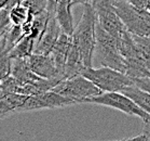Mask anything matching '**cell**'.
I'll list each match as a JSON object with an SVG mask.
<instances>
[{
	"mask_svg": "<svg viewBox=\"0 0 150 141\" xmlns=\"http://www.w3.org/2000/svg\"><path fill=\"white\" fill-rule=\"evenodd\" d=\"M143 134L150 139V116L148 120L144 122V128H143Z\"/></svg>",
	"mask_w": 150,
	"mask_h": 141,
	"instance_id": "obj_23",
	"label": "cell"
},
{
	"mask_svg": "<svg viewBox=\"0 0 150 141\" xmlns=\"http://www.w3.org/2000/svg\"><path fill=\"white\" fill-rule=\"evenodd\" d=\"M96 25L97 17L92 4H85L83 13L72 34L74 44L81 54L85 69L93 67V57L96 50Z\"/></svg>",
	"mask_w": 150,
	"mask_h": 141,
	"instance_id": "obj_1",
	"label": "cell"
},
{
	"mask_svg": "<svg viewBox=\"0 0 150 141\" xmlns=\"http://www.w3.org/2000/svg\"><path fill=\"white\" fill-rule=\"evenodd\" d=\"M134 85L137 86L140 89L145 90L150 93V78L149 77H144V78H136L133 79Z\"/></svg>",
	"mask_w": 150,
	"mask_h": 141,
	"instance_id": "obj_22",
	"label": "cell"
},
{
	"mask_svg": "<svg viewBox=\"0 0 150 141\" xmlns=\"http://www.w3.org/2000/svg\"><path fill=\"white\" fill-rule=\"evenodd\" d=\"M14 78L22 84H35L41 82L42 77L35 74L29 67L27 59H16L12 60V74Z\"/></svg>",
	"mask_w": 150,
	"mask_h": 141,
	"instance_id": "obj_14",
	"label": "cell"
},
{
	"mask_svg": "<svg viewBox=\"0 0 150 141\" xmlns=\"http://www.w3.org/2000/svg\"><path fill=\"white\" fill-rule=\"evenodd\" d=\"M95 53L102 66L110 67L126 74L125 63L120 53L119 40L103 29L98 23L96 25Z\"/></svg>",
	"mask_w": 150,
	"mask_h": 141,
	"instance_id": "obj_2",
	"label": "cell"
},
{
	"mask_svg": "<svg viewBox=\"0 0 150 141\" xmlns=\"http://www.w3.org/2000/svg\"><path fill=\"white\" fill-rule=\"evenodd\" d=\"M113 6L130 34L150 38V12L133 7L125 0H113Z\"/></svg>",
	"mask_w": 150,
	"mask_h": 141,
	"instance_id": "obj_4",
	"label": "cell"
},
{
	"mask_svg": "<svg viewBox=\"0 0 150 141\" xmlns=\"http://www.w3.org/2000/svg\"><path fill=\"white\" fill-rule=\"evenodd\" d=\"M133 37L137 47L139 49L140 53L143 55L144 62L146 64L147 69L150 73V38L138 37V36H134V35Z\"/></svg>",
	"mask_w": 150,
	"mask_h": 141,
	"instance_id": "obj_19",
	"label": "cell"
},
{
	"mask_svg": "<svg viewBox=\"0 0 150 141\" xmlns=\"http://www.w3.org/2000/svg\"><path fill=\"white\" fill-rule=\"evenodd\" d=\"M93 0H71V4L72 6H76V4H83V6H85V4H91Z\"/></svg>",
	"mask_w": 150,
	"mask_h": 141,
	"instance_id": "obj_25",
	"label": "cell"
},
{
	"mask_svg": "<svg viewBox=\"0 0 150 141\" xmlns=\"http://www.w3.org/2000/svg\"><path fill=\"white\" fill-rule=\"evenodd\" d=\"M62 34H63V31H62L61 26L58 25L57 21L55 19V15L50 14L45 31L42 33L40 39L37 42L35 53L36 54L50 55Z\"/></svg>",
	"mask_w": 150,
	"mask_h": 141,
	"instance_id": "obj_10",
	"label": "cell"
},
{
	"mask_svg": "<svg viewBox=\"0 0 150 141\" xmlns=\"http://www.w3.org/2000/svg\"><path fill=\"white\" fill-rule=\"evenodd\" d=\"M29 16H30L29 10L22 2L18 4L17 6H15L10 12V19L12 25H20V26H22L25 22L27 21Z\"/></svg>",
	"mask_w": 150,
	"mask_h": 141,
	"instance_id": "obj_18",
	"label": "cell"
},
{
	"mask_svg": "<svg viewBox=\"0 0 150 141\" xmlns=\"http://www.w3.org/2000/svg\"><path fill=\"white\" fill-rule=\"evenodd\" d=\"M123 94L132 99L135 103L150 115V93L140 89L135 85L127 87L122 91Z\"/></svg>",
	"mask_w": 150,
	"mask_h": 141,
	"instance_id": "obj_17",
	"label": "cell"
},
{
	"mask_svg": "<svg viewBox=\"0 0 150 141\" xmlns=\"http://www.w3.org/2000/svg\"><path fill=\"white\" fill-rule=\"evenodd\" d=\"M22 4L29 10V13L34 16L42 14L48 11V1L47 0H23Z\"/></svg>",
	"mask_w": 150,
	"mask_h": 141,
	"instance_id": "obj_20",
	"label": "cell"
},
{
	"mask_svg": "<svg viewBox=\"0 0 150 141\" xmlns=\"http://www.w3.org/2000/svg\"><path fill=\"white\" fill-rule=\"evenodd\" d=\"M93 9L95 11L97 23L108 34L120 39L126 31V28L121 21L113 6V0H93Z\"/></svg>",
	"mask_w": 150,
	"mask_h": 141,
	"instance_id": "obj_8",
	"label": "cell"
},
{
	"mask_svg": "<svg viewBox=\"0 0 150 141\" xmlns=\"http://www.w3.org/2000/svg\"><path fill=\"white\" fill-rule=\"evenodd\" d=\"M78 104L76 101L61 96L54 91H47L38 96L28 97L26 102L21 107V112H29V111L48 110V109H61V107H71Z\"/></svg>",
	"mask_w": 150,
	"mask_h": 141,
	"instance_id": "obj_9",
	"label": "cell"
},
{
	"mask_svg": "<svg viewBox=\"0 0 150 141\" xmlns=\"http://www.w3.org/2000/svg\"><path fill=\"white\" fill-rule=\"evenodd\" d=\"M47 1H48V12L50 14H54L57 0H47Z\"/></svg>",
	"mask_w": 150,
	"mask_h": 141,
	"instance_id": "obj_24",
	"label": "cell"
},
{
	"mask_svg": "<svg viewBox=\"0 0 150 141\" xmlns=\"http://www.w3.org/2000/svg\"><path fill=\"white\" fill-rule=\"evenodd\" d=\"M82 103H92L112 107L115 110L121 111L126 115L138 116L143 120V122L147 120L148 117L150 116L143 109H140L133 100L126 97L125 94H123L122 92H103L99 96L92 97V98L84 100Z\"/></svg>",
	"mask_w": 150,
	"mask_h": 141,
	"instance_id": "obj_7",
	"label": "cell"
},
{
	"mask_svg": "<svg viewBox=\"0 0 150 141\" xmlns=\"http://www.w3.org/2000/svg\"><path fill=\"white\" fill-rule=\"evenodd\" d=\"M119 40L120 53L126 66V75L132 79L149 77L150 73L144 62L143 55L134 40L133 35L126 31Z\"/></svg>",
	"mask_w": 150,
	"mask_h": 141,
	"instance_id": "obj_5",
	"label": "cell"
},
{
	"mask_svg": "<svg viewBox=\"0 0 150 141\" xmlns=\"http://www.w3.org/2000/svg\"><path fill=\"white\" fill-rule=\"evenodd\" d=\"M27 61L30 69L38 76L45 79H56L59 82L63 80L51 54L43 55L34 53L27 58Z\"/></svg>",
	"mask_w": 150,
	"mask_h": 141,
	"instance_id": "obj_11",
	"label": "cell"
},
{
	"mask_svg": "<svg viewBox=\"0 0 150 141\" xmlns=\"http://www.w3.org/2000/svg\"><path fill=\"white\" fill-rule=\"evenodd\" d=\"M12 74V60L9 57V53H1L0 54V79L10 77Z\"/></svg>",
	"mask_w": 150,
	"mask_h": 141,
	"instance_id": "obj_21",
	"label": "cell"
},
{
	"mask_svg": "<svg viewBox=\"0 0 150 141\" xmlns=\"http://www.w3.org/2000/svg\"><path fill=\"white\" fill-rule=\"evenodd\" d=\"M22 1H23V0H22Z\"/></svg>",
	"mask_w": 150,
	"mask_h": 141,
	"instance_id": "obj_27",
	"label": "cell"
},
{
	"mask_svg": "<svg viewBox=\"0 0 150 141\" xmlns=\"http://www.w3.org/2000/svg\"><path fill=\"white\" fill-rule=\"evenodd\" d=\"M37 46V39L31 36H25L10 52L9 57L11 60H16V59H27L35 53V49Z\"/></svg>",
	"mask_w": 150,
	"mask_h": 141,
	"instance_id": "obj_16",
	"label": "cell"
},
{
	"mask_svg": "<svg viewBox=\"0 0 150 141\" xmlns=\"http://www.w3.org/2000/svg\"><path fill=\"white\" fill-rule=\"evenodd\" d=\"M52 91L74 100L78 104L82 103L84 100L89 98L99 96L103 93L102 90L97 88L90 79L85 78L82 75L62 80L57 86L52 89Z\"/></svg>",
	"mask_w": 150,
	"mask_h": 141,
	"instance_id": "obj_6",
	"label": "cell"
},
{
	"mask_svg": "<svg viewBox=\"0 0 150 141\" xmlns=\"http://www.w3.org/2000/svg\"><path fill=\"white\" fill-rule=\"evenodd\" d=\"M81 75L90 79L103 92H122L125 88L134 85L133 79L126 74L106 66L85 69Z\"/></svg>",
	"mask_w": 150,
	"mask_h": 141,
	"instance_id": "obj_3",
	"label": "cell"
},
{
	"mask_svg": "<svg viewBox=\"0 0 150 141\" xmlns=\"http://www.w3.org/2000/svg\"><path fill=\"white\" fill-rule=\"evenodd\" d=\"M71 47L72 36H69V35H66L63 33L61 35V37L58 38L57 42H56V45H55L54 49L51 53L52 58L55 62V65L57 67L59 75H61L63 80H64V71H65L67 59H68V54L70 52Z\"/></svg>",
	"mask_w": 150,
	"mask_h": 141,
	"instance_id": "obj_12",
	"label": "cell"
},
{
	"mask_svg": "<svg viewBox=\"0 0 150 141\" xmlns=\"http://www.w3.org/2000/svg\"><path fill=\"white\" fill-rule=\"evenodd\" d=\"M28 97L17 93H9L0 96V114L1 117L8 116L11 114L20 113L21 107L26 102Z\"/></svg>",
	"mask_w": 150,
	"mask_h": 141,
	"instance_id": "obj_15",
	"label": "cell"
},
{
	"mask_svg": "<svg viewBox=\"0 0 150 141\" xmlns=\"http://www.w3.org/2000/svg\"><path fill=\"white\" fill-rule=\"evenodd\" d=\"M146 10L150 12V0H148V2H147V9Z\"/></svg>",
	"mask_w": 150,
	"mask_h": 141,
	"instance_id": "obj_26",
	"label": "cell"
},
{
	"mask_svg": "<svg viewBox=\"0 0 150 141\" xmlns=\"http://www.w3.org/2000/svg\"><path fill=\"white\" fill-rule=\"evenodd\" d=\"M71 7V0H57L54 13L55 19L62 28V31L69 36H72L75 31Z\"/></svg>",
	"mask_w": 150,
	"mask_h": 141,
	"instance_id": "obj_13",
	"label": "cell"
}]
</instances>
